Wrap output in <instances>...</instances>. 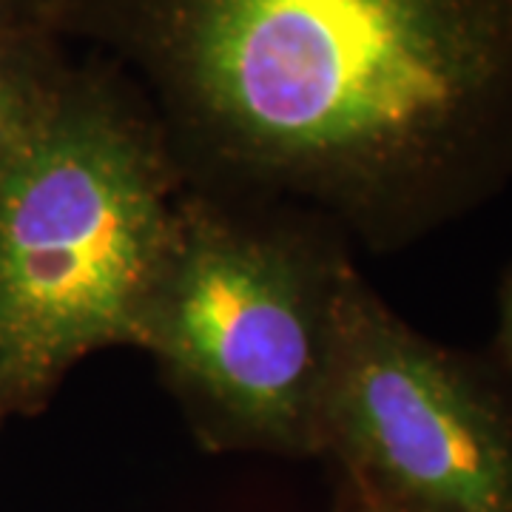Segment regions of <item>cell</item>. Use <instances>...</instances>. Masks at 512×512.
Segmentation results:
<instances>
[{"instance_id":"obj_6","label":"cell","mask_w":512,"mask_h":512,"mask_svg":"<svg viewBox=\"0 0 512 512\" xmlns=\"http://www.w3.org/2000/svg\"><path fill=\"white\" fill-rule=\"evenodd\" d=\"M498 356L501 373L512 387V265L498 288Z\"/></svg>"},{"instance_id":"obj_5","label":"cell","mask_w":512,"mask_h":512,"mask_svg":"<svg viewBox=\"0 0 512 512\" xmlns=\"http://www.w3.org/2000/svg\"><path fill=\"white\" fill-rule=\"evenodd\" d=\"M63 46L66 43L40 18L37 0L0 18V171L69 66Z\"/></svg>"},{"instance_id":"obj_1","label":"cell","mask_w":512,"mask_h":512,"mask_svg":"<svg viewBox=\"0 0 512 512\" xmlns=\"http://www.w3.org/2000/svg\"><path fill=\"white\" fill-rule=\"evenodd\" d=\"M194 191L399 254L512 185V0H37Z\"/></svg>"},{"instance_id":"obj_8","label":"cell","mask_w":512,"mask_h":512,"mask_svg":"<svg viewBox=\"0 0 512 512\" xmlns=\"http://www.w3.org/2000/svg\"><path fill=\"white\" fill-rule=\"evenodd\" d=\"M345 512H367V510H362V507H359V504H356V501H350V507Z\"/></svg>"},{"instance_id":"obj_7","label":"cell","mask_w":512,"mask_h":512,"mask_svg":"<svg viewBox=\"0 0 512 512\" xmlns=\"http://www.w3.org/2000/svg\"><path fill=\"white\" fill-rule=\"evenodd\" d=\"M35 0H0V18H6V15H15L20 9H26V6H32Z\"/></svg>"},{"instance_id":"obj_3","label":"cell","mask_w":512,"mask_h":512,"mask_svg":"<svg viewBox=\"0 0 512 512\" xmlns=\"http://www.w3.org/2000/svg\"><path fill=\"white\" fill-rule=\"evenodd\" d=\"M353 265L311 214L185 188L137 348L208 450L322 456L336 296Z\"/></svg>"},{"instance_id":"obj_4","label":"cell","mask_w":512,"mask_h":512,"mask_svg":"<svg viewBox=\"0 0 512 512\" xmlns=\"http://www.w3.org/2000/svg\"><path fill=\"white\" fill-rule=\"evenodd\" d=\"M322 456L367 512H512V387L410 328L353 265L336 296Z\"/></svg>"},{"instance_id":"obj_2","label":"cell","mask_w":512,"mask_h":512,"mask_svg":"<svg viewBox=\"0 0 512 512\" xmlns=\"http://www.w3.org/2000/svg\"><path fill=\"white\" fill-rule=\"evenodd\" d=\"M188 188L143 97L69 60L0 171V410H32L89 353L137 348Z\"/></svg>"}]
</instances>
